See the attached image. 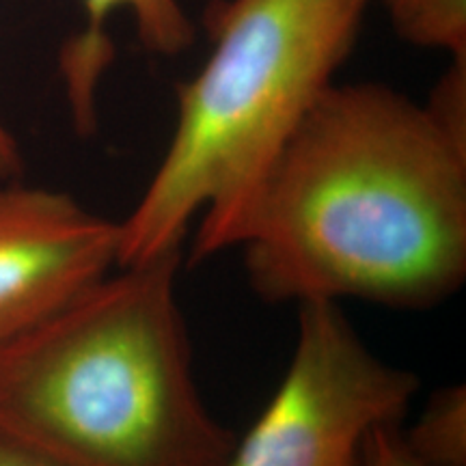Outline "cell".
Masks as SVG:
<instances>
[{"mask_svg":"<svg viewBox=\"0 0 466 466\" xmlns=\"http://www.w3.org/2000/svg\"><path fill=\"white\" fill-rule=\"evenodd\" d=\"M236 248L268 302L450 299L466 277V61L425 104L330 85L261 179Z\"/></svg>","mask_w":466,"mask_h":466,"instance_id":"obj_1","label":"cell"},{"mask_svg":"<svg viewBox=\"0 0 466 466\" xmlns=\"http://www.w3.org/2000/svg\"><path fill=\"white\" fill-rule=\"evenodd\" d=\"M182 248L116 272L0 346V432L66 466H225L192 371Z\"/></svg>","mask_w":466,"mask_h":466,"instance_id":"obj_2","label":"cell"},{"mask_svg":"<svg viewBox=\"0 0 466 466\" xmlns=\"http://www.w3.org/2000/svg\"><path fill=\"white\" fill-rule=\"evenodd\" d=\"M370 0H214L212 50L177 89L158 168L121 220L119 266L236 248L261 179L352 50Z\"/></svg>","mask_w":466,"mask_h":466,"instance_id":"obj_3","label":"cell"},{"mask_svg":"<svg viewBox=\"0 0 466 466\" xmlns=\"http://www.w3.org/2000/svg\"><path fill=\"white\" fill-rule=\"evenodd\" d=\"M417 391L419 378L371 352L339 302H300L288 371L225 466H363L367 439L401 425Z\"/></svg>","mask_w":466,"mask_h":466,"instance_id":"obj_4","label":"cell"},{"mask_svg":"<svg viewBox=\"0 0 466 466\" xmlns=\"http://www.w3.org/2000/svg\"><path fill=\"white\" fill-rule=\"evenodd\" d=\"M121 223L66 192L0 184V346L119 264Z\"/></svg>","mask_w":466,"mask_h":466,"instance_id":"obj_5","label":"cell"},{"mask_svg":"<svg viewBox=\"0 0 466 466\" xmlns=\"http://www.w3.org/2000/svg\"><path fill=\"white\" fill-rule=\"evenodd\" d=\"M85 28L61 52L76 124L89 130L96 121V89L113 61L106 20L116 11L130 14L143 48L158 56L184 55L195 42V25L179 0H83Z\"/></svg>","mask_w":466,"mask_h":466,"instance_id":"obj_6","label":"cell"},{"mask_svg":"<svg viewBox=\"0 0 466 466\" xmlns=\"http://www.w3.org/2000/svg\"><path fill=\"white\" fill-rule=\"evenodd\" d=\"M378 5L395 33L417 48L445 52L466 61V0H370Z\"/></svg>","mask_w":466,"mask_h":466,"instance_id":"obj_7","label":"cell"},{"mask_svg":"<svg viewBox=\"0 0 466 466\" xmlns=\"http://www.w3.org/2000/svg\"><path fill=\"white\" fill-rule=\"evenodd\" d=\"M408 450L425 466H466L464 387L436 393L410 428H401Z\"/></svg>","mask_w":466,"mask_h":466,"instance_id":"obj_8","label":"cell"},{"mask_svg":"<svg viewBox=\"0 0 466 466\" xmlns=\"http://www.w3.org/2000/svg\"><path fill=\"white\" fill-rule=\"evenodd\" d=\"M363 466H425L408 450L401 425H384L367 439Z\"/></svg>","mask_w":466,"mask_h":466,"instance_id":"obj_9","label":"cell"},{"mask_svg":"<svg viewBox=\"0 0 466 466\" xmlns=\"http://www.w3.org/2000/svg\"><path fill=\"white\" fill-rule=\"evenodd\" d=\"M0 466H66L0 432Z\"/></svg>","mask_w":466,"mask_h":466,"instance_id":"obj_10","label":"cell"},{"mask_svg":"<svg viewBox=\"0 0 466 466\" xmlns=\"http://www.w3.org/2000/svg\"><path fill=\"white\" fill-rule=\"evenodd\" d=\"M22 171V154L14 134L0 119V182H11Z\"/></svg>","mask_w":466,"mask_h":466,"instance_id":"obj_11","label":"cell"}]
</instances>
